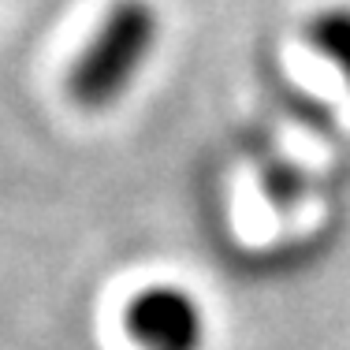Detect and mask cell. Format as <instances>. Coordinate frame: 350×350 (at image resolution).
I'll list each match as a JSON object with an SVG mask.
<instances>
[{"mask_svg": "<svg viewBox=\"0 0 350 350\" xmlns=\"http://www.w3.org/2000/svg\"><path fill=\"white\" fill-rule=\"evenodd\" d=\"M306 38L350 86V8H328V12L313 15Z\"/></svg>", "mask_w": 350, "mask_h": 350, "instance_id": "obj_3", "label": "cell"}, {"mask_svg": "<svg viewBox=\"0 0 350 350\" xmlns=\"http://www.w3.org/2000/svg\"><path fill=\"white\" fill-rule=\"evenodd\" d=\"M157 41H161V12L149 0H116L68 75L71 101L90 112L123 101L135 79L146 71L149 56L157 53Z\"/></svg>", "mask_w": 350, "mask_h": 350, "instance_id": "obj_1", "label": "cell"}, {"mask_svg": "<svg viewBox=\"0 0 350 350\" xmlns=\"http://www.w3.org/2000/svg\"><path fill=\"white\" fill-rule=\"evenodd\" d=\"M127 332L142 350H202L205 313L175 283L142 287L127 306Z\"/></svg>", "mask_w": 350, "mask_h": 350, "instance_id": "obj_2", "label": "cell"}]
</instances>
